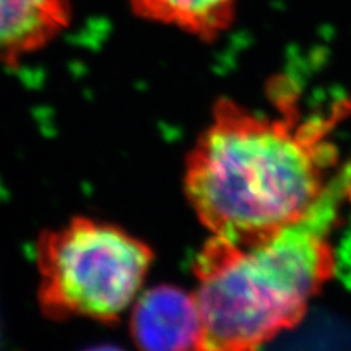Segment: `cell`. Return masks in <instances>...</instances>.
<instances>
[{
	"label": "cell",
	"instance_id": "cell-1",
	"mask_svg": "<svg viewBox=\"0 0 351 351\" xmlns=\"http://www.w3.org/2000/svg\"><path fill=\"white\" fill-rule=\"evenodd\" d=\"M278 116L221 98L186 161L187 199L212 236L238 244L269 239L296 225L340 173L333 132L351 99L304 117L287 88Z\"/></svg>",
	"mask_w": 351,
	"mask_h": 351
},
{
	"label": "cell",
	"instance_id": "cell-2",
	"mask_svg": "<svg viewBox=\"0 0 351 351\" xmlns=\"http://www.w3.org/2000/svg\"><path fill=\"white\" fill-rule=\"evenodd\" d=\"M351 202V161L311 213L269 239L212 236L195 261L197 351H261L304 319L337 271L333 230Z\"/></svg>",
	"mask_w": 351,
	"mask_h": 351
},
{
	"label": "cell",
	"instance_id": "cell-3",
	"mask_svg": "<svg viewBox=\"0 0 351 351\" xmlns=\"http://www.w3.org/2000/svg\"><path fill=\"white\" fill-rule=\"evenodd\" d=\"M152 263V249L122 228L75 218L39 238V304L52 319L114 322L138 298Z\"/></svg>",
	"mask_w": 351,
	"mask_h": 351
},
{
	"label": "cell",
	"instance_id": "cell-4",
	"mask_svg": "<svg viewBox=\"0 0 351 351\" xmlns=\"http://www.w3.org/2000/svg\"><path fill=\"white\" fill-rule=\"evenodd\" d=\"M200 332L194 293L174 285L147 289L132 307L130 333L140 351H197Z\"/></svg>",
	"mask_w": 351,
	"mask_h": 351
},
{
	"label": "cell",
	"instance_id": "cell-5",
	"mask_svg": "<svg viewBox=\"0 0 351 351\" xmlns=\"http://www.w3.org/2000/svg\"><path fill=\"white\" fill-rule=\"evenodd\" d=\"M73 0H0V65L15 69L72 25Z\"/></svg>",
	"mask_w": 351,
	"mask_h": 351
},
{
	"label": "cell",
	"instance_id": "cell-6",
	"mask_svg": "<svg viewBox=\"0 0 351 351\" xmlns=\"http://www.w3.org/2000/svg\"><path fill=\"white\" fill-rule=\"evenodd\" d=\"M140 20L213 43L234 23L239 0H127Z\"/></svg>",
	"mask_w": 351,
	"mask_h": 351
},
{
	"label": "cell",
	"instance_id": "cell-7",
	"mask_svg": "<svg viewBox=\"0 0 351 351\" xmlns=\"http://www.w3.org/2000/svg\"><path fill=\"white\" fill-rule=\"evenodd\" d=\"M85 351H125V350H122L116 345H96V346H91V348H88Z\"/></svg>",
	"mask_w": 351,
	"mask_h": 351
}]
</instances>
